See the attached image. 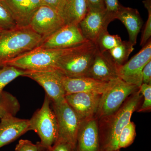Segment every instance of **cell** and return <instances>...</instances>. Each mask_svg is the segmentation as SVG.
Returning <instances> with one entry per match:
<instances>
[{
    "instance_id": "6da1fadb",
    "label": "cell",
    "mask_w": 151,
    "mask_h": 151,
    "mask_svg": "<svg viewBox=\"0 0 151 151\" xmlns=\"http://www.w3.org/2000/svg\"><path fill=\"white\" fill-rule=\"evenodd\" d=\"M142 95L139 89L127 98L116 112L98 120L100 151H114L119 149L121 132L131 122L133 113L141 105Z\"/></svg>"
},
{
    "instance_id": "7a4b0ae2",
    "label": "cell",
    "mask_w": 151,
    "mask_h": 151,
    "mask_svg": "<svg viewBox=\"0 0 151 151\" xmlns=\"http://www.w3.org/2000/svg\"><path fill=\"white\" fill-rule=\"evenodd\" d=\"M29 26L2 31L0 35V67L10 60L37 48L43 40Z\"/></svg>"
},
{
    "instance_id": "3957f363",
    "label": "cell",
    "mask_w": 151,
    "mask_h": 151,
    "mask_svg": "<svg viewBox=\"0 0 151 151\" xmlns=\"http://www.w3.org/2000/svg\"><path fill=\"white\" fill-rule=\"evenodd\" d=\"M98 49L95 43L86 42L75 47L60 58L56 70L70 78L87 77Z\"/></svg>"
},
{
    "instance_id": "277c9868",
    "label": "cell",
    "mask_w": 151,
    "mask_h": 151,
    "mask_svg": "<svg viewBox=\"0 0 151 151\" xmlns=\"http://www.w3.org/2000/svg\"><path fill=\"white\" fill-rule=\"evenodd\" d=\"M72 48L55 49L37 47L10 60L5 65H10L29 71L54 70L60 58Z\"/></svg>"
},
{
    "instance_id": "5b68a950",
    "label": "cell",
    "mask_w": 151,
    "mask_h": 151,
    "mask_svg": "<svg viewBox=\"0 0 151 151\" xmlns=\"http://www.w3.org/2000/svg\"><path fill=\"white\" fill-rule=\"evenodd\" d=\"M50 99L45 94L41 108L35 112L29 120V131L38 135L42 145L49 150L57 140L58 128L56 116L50 107Z\"/></svg>"
},
{
    "instance_id": "8992f818",
    "label": "cell",
    "mask_w": 151,
    "mask_h": 151,
    "mask_svg": "<svg viewBox=\"0 0 151 151\" xmlns=\"http://www.w3.org/2000/svg\"><path fill=\"white\" fill-rule=\"evenodd\" d=\"M139 89L136 85L118 78L113 86L102 94L94 117L98 119L116 112L129 96Z\"/></svg>"
},
{
    "instance_id": "52a82bcc",
    "label": "cell",
    "mask_w": 151,
    "mask_h": 151,
    "mask_svg": "<svg viewBox=\"0 0 151 151\" xmlns=\"http://www.w3.org/2000/svg\"><path fill=\"white\" fill-rule=\"evenodd\" d=\"M52 103L57 122V139L67 142L76 147L81 119L65 100L59 104Z\"/></svg>"
},
{
    "instance_id": "ba28073f",
    "label": "cell",
    "mask_w": 151,
    "mask_h": 151,
    "mask_svg": "<svg viewBox=\"0 0 151 151\" xmlns=\"http://www.w3.org/2000/svg\"><path fill=\"white\" fill-rule=\"evenodd\" d=\"M87 41L78 25L67 24L44 39L38 47L64 49L78 46Z\"/></svg>"
},
{
    "instance_id": "9c48e42d",
    "label": "cell",
    "mask_w": 151,
    "mask_h": 151,
    "mask_svg": "<svg viewBox=\"0 0 151 151\" xmlns=\"http://www.w3.org/2000/svg\"><path fill=\"white\" fill-rule=\"evenodd\" d=\"M151 40L140 51L129 61L118 67L119 78L139 88L142 84V72L144 67L151 60Z\"/></svg>"
},
{
    "instance_id": "30bf717a",
    "label": "cell",
    "mask_w": 151,
    "mask_h": 151,
    "mask_svg": "<svg viewBox=\"0 0 151 151\" xmlns=\"http://www.w3.org/2000/svg\"><path fill=\"white\" fill-rule=\"evenodd\" d=\"M63 75L58 70L30 71L24 76L34 80L44 89L52 103L59 104L65 100V92L62 78Z\"/></svg>"
},
{
    "instance_id": "8fae6325",
    "label": "cell",
    "mask_w": 151,
    "mask_h": 151,
    "mask_svg": "<svg viewBox=\"0 0 151 151\" xmlns=\"http://www.w3.org/2000/svg\"><path fill=\"white\" fill-rule=\"evenodd\" d=\"M65 25L63 19L57 12L42 5L31 19L29 26L44 39Z\"/></svg>"
},
{
    "instance_id": "7c38bea8",
    "label": "cell",
    "mask_w": 151,
    "mask_h": 151,
    "mask_svg": "<svg viewBox=\"0 0 151 151\" xmlns=\"http://www.w3.org/2000/svg\"><path fill=\"white\" fill-rule=\"evenodd\" d=\"M111 22L105 9H88L86 15L78 25L86 40L95 43L100 36L107 31Z\"/></svg>"
},
{
    "instance_id": "4fadbf2b",
    "label": "cell",
    "mask_w": 151,
    "mask_h": 151,
    "mask_svg": "<svg viewBox=\"0 0 151 151\" xmlns=\"http://www.w3.org/2000/svg\"><path fill=\"white\" fill-rule=\"evenodd\" d=\"M102 94L88 92H78L66 94L65 99L81 120L95 116Z\"/></svg>"
},
{
    "instance_id": "5bb4252c",
    "label": "cell",
    "mask_w": 151,
    "mask_h": 151,
    "mask_svg": "<svg viewBox=\"0 0 151 151\" xmlns=\"http://www.w3.org/2000/svg\"><path fill=\"white\" fill-rule=\"evenodd\" d=\"M117 79L111 81H102L90 77L70 78L63 75L62 81L65 95L78 92L102 94L113 86Z\"/></svg>"
},
{
    "instance_id": "9a60e30c",
    "label": "cell",
    "mask_w": 151,
    "mask_h": 151,
    "mask_svg": "<svg viewBox=\"0 0 151 151\" xmlns=\"http://www.w3.org/2000/svg\"><path fill=\"white\" fill-rule=\"evenodd\" d=\"M98 120L95 117L81 120L76 151H100Z\"/></svg>"
},
{
    "instance_id": "2e32d148",
    "label": "cell",
    "mask_w": 151,
    "mask_h": 151,
    "mask_svg": "<svg viewBox=\"0 0 151 151\" xmlns=\"http://www.w3.org/2000/svg\"><path fill=\"white\" fill-rule=\"evenodd\" d=\"M87 77L102 81H111L119 78L118 67L107 52L97 50Z\"/></svg>"
},
{
    "instance_id": "e0dca14e",
    "label": "cell",
    "mask_w": 151,
    "mask_h": 151,
    "mask_svg": "<svg viewBox=\"0 0 151 151\" xmlns=\"http://www.w3.org/2000/svg\"><path fill=\"white\" fill-rule=\"evenodd\" d=\"M19 27L29 26L35 13L42 5L41 0H2Z\"/></svg>"
},
{
    "instance_id": "ac0fdd59",
    "label": "cell",
    "mask_w": 151,
    "mask_h": 151,
    "mask_svg": "<svg viewBox=\"0 0 151 151\" xmlns=\"http://www.w3.org/2000/svg\"><path fill=\"white\" fill-rule=\"evenodd\" d=\"M1 120L0 148L12 142L29 131V120L10 116L5 117Z\"/></svg>"
},
{
    "instance_id": "d6986e66",
    "label": "cell",
    "mask_w": 151,
    "mask_h": 151,
    "mask_svg": "<svg viewBox=\"0 0 151 151\" xmlns=\"http://www.w3.org/2000/svg\"><path fill=\"white\" fill-rule=\"evenodd\" d=\"M116 19H118L124 24L129 33V41L135 45L143 24L142 19L137 10L126 7L121 5Z\"/></svg>"
},
{
    "instance_id": "ffe728a7",
    "label": "cell",
    "mask_w": 151,
    "mask_h": 151,
    "mask_svg": "<svg viewBox=\"0 0 151 151\" xmlns=\"http://www.w3.org/2000/svg\"><path fill=\"white\" fill-rule=\"evenodd\" d=\"M88 12L86 0H66L62 14L65 24H79Z\"/></svg>"
},
{
    "instance_id": "44dd1931",
    "label": "cell",
    "mask_w": 151,
    "mask_h": 151,
    "mask_svg": "<svg viewBox=\"0 0 151 151\" xmlns=\"http://www.w3.org/2000/svg\"><path fill=\"white\" fill-rule=\"evenodd\" d=\"M20 108L18 100L12 94L4 91L0 93V119L15 116Z\"/></svg>"
},
{
    "instance_id": "7402d4cb",
    "label": "cell",
    "mask_w": 151,
    "mask_h": 151,
    "mask_svg": "<svg viewBox=\"0 0 151 151\" xmlns=\"http://www.w3.org/2000/svg\"><path fill=\"white\" fill-rule=\"evenodd\" d=\"M134 46L129 41H122L119 45L107 52L119 67L127 62L130 55L134 50Z\"/></svg>"
},
{
    "instance_id": "603a6c76",
    "label": "cell",
    "mask_w": 151,
    "mask_h": 151,
    "mask_svg": "<svg viewBox=\"0 0 151 151\" xmlns=\"http://www.w3.org/2000/svg\"><path fill=\"white\" fill-rule=\"evenodd\" d=\"M30 71L10 65H4L0 67V93L11 81L19 76H24Z\"/></svg>"
},
{
    "instance_id": "cb8c5ba5",
    "label": "cell",
    "mask_w": 151,
    "mask_h": 151,
    "mask_svg": "<svg viewBox=\"0 0 151 151\" xmlns=\"http://www.w3.org/2000/svg\"><path fill=\"white\" fill-rule=\"evenodd\" d=\"M122 41L119 35H111L107 31L100 36L95 44L99 51L105 52L118 46Z\"/></svg>"
},
{
    "instance_id": "d4e9b609",
    "label": "cell",
    "mask_w": 151,
    "mask_h": 151,
    "mask_svg": "<svg viewBox=\"0 0 151 151\" xmlns=\"http://www.w3.org/2000/svg\"><path fill=\"white\" fill-rule=\"evenodd\" d=\"M19 27L15 20L2 0H0V30L9 31Z\"/></svg>"
},
{
    "instance_id": "484cf974",
    "label": "cell",
    "mask_w": 151,
    "mask_h": 151,
    "mask_svg": "<svg viewBox=\"0 0 151 151\" xmlns=\"http://www.w3.org/2000/svg\"><path fill=\"white\" fill-rule=\"evenodd\" d=\"M136 126L134 122H130L121 132L119 140V149L127 147L134 142L136 137Z\"/></svg>"
},
{
    "instance_id": "4316f807",
    "label": "cell",
    "mask_w": 151,
    "mask_h": 151,
    "mask_svg": "<svg viewBox=\"0 0 151 151\" xmlns=\"http://www.w3.org/2000/svg\"><path fill=\"white\" fill-rule=\"evenodd\" d=\"M140 92L144 97L143 104L138 108V112H147L151 109V85L142 83L139 87Z\"/></svg>"
},
{
    "instance_id": "83f0119b",
    "label": "cell",
    "mask_w": 151,
    "mask_h": 151,
    "mask_svg": "<svg viewBox=\"0 0 151 151\" xmlns=\"http://www.w3.org/2000/svg\"><path fill=\"white\" fill-rule=\"evenodd\" d=\"M143 3L148 12V18L141 38L140 45L143 47L148 42L151 36V0H145Z\"/></svg>"
},
{
    "instance_id": "f1b7e54d",
    "label": "cell",
    "mask_w": 151,
    "mask_h": 151,
    "mask_svg": "<svg viewBox=\"0 0 151 151\" xmlns=\"http://www.w3.org/2000/svg\"><path fill=\"white\" fill-rule=\"evenodd\" d=\"M49 150L42 145L40 142L36 144L28 140L21 139L19 141L16 147L15 151H48Z\"/></svg>"
},
{
    "instance_id": "f546056e",
    "label": "cell",
    "mask_w": 151,
    "mask_h": 151,
    "mask_svg": "<svg viewBox=\"0 0 151 151\" xmlns=\"http://www.w3.org/2000/svg\"><path fill=\"white\" fill-rule=\"evenodd\" d=\"M104 2L107 16L111 22L116 19L121 4L118 0H104Z\"/></svg>"
},
{
    "instance_id": "4dcf8cb0",
    "label": "cell",
    "mask_w": 151,
    "mask_h": 151,
    "mask_svg": "<svg viewBox=\"0 0 151 151\" xmlns=\"http://www.w3.org/2000/svg\"><path fill=\"white\" fill-rule=\"evenodd\" d=\"M42 5L48 6L57 12L62 17L66 0H41Z\"/></svg>"
},
{
    "instance_id": "1f68e13d",
    "label": "cell",
    "mask_w": 151,
    "mask_h": 151,
    "mask_svg": "<svg viewBox=\"0 0 151 151\" xmlns=\"http://www.w3.org/2000/svg\"><path fill=\"white\" fill-rule=\"evenodd\" d=\"M48 151H76V147L67 142L57 139Z\"/></svg>"
},
{
    "instance_id": "d6a6232c",
    "label": "cell",
    "mask_w": 151,
    "mask_h": 151,
    "mask_svg": "<svg viewBox=\"0 0 151 151\" xmlns=\"http://www.w3.org/2000/svg\"><path fill=\"white\" fill-rule=\"evenodd\" d=\"M142 76V83L151 85V60L143 68Z\"/></svg>"
},
{
    "instance_id": "836d02e7",
    "label": "cell",
    "mask_w": 151,
    "mask_h": 151,
    "mask_svg": "<svg viewBox=\"0 0 151 151\" xmlns=\"http://www.w3.org/2000/svg\"><path fill=\"white\" fill-rule=\"evenodd\" d=\"M88 9L105 10L104 0H86Z\"/></svg>"
},
{
    "instance_id": "e575fe53",
    "label": "cell",
    "mask_w": 151,
    "mask_h": 151,
    "mask_svg": "<svg viewBox=\"0 0 151 151\" xmlns=\"http://www.w3.org/2000/svg\"><path fill=\"white\" fill-rule=\"evenodd\" d=\"M1 31L0 30V35H1Z\"/></svg>"
},
{
    "instance_id": "d590c367",
    "label": "cell",
    "mask_w": 151,
    "mask_h": 151,
    "mask_svg": "<svg viewBox=\"0 0 151 151\" xmlns=\"http://www.w3.org/2000/svg\"><path fill=\"white\" fill-rule=\"evenodd\" d=\"M114 151H120V150H117Z\"/></svg>"
}]
</instances>
